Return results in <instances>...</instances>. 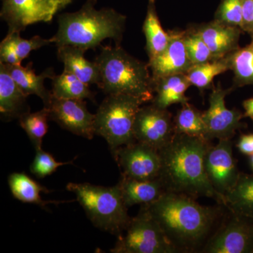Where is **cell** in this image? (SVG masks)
Masks as SVG:
<instances>
[{"label": "cell", "instance_id": "1", "mask_svg": "<svg viewBox=\"0 0 253 253\" xmlns=\"http://www.w3.org/2000/svg\"><path fill=\"white\" fill-rule=\"evenodd\" d=\"M141 206L159 224L177 253L203 249L223 214L222 205L202 206L194 198L167 191Z\"/></svg>", "mask_w": 253, "mask_h": 253}, {"label": "cell", "instance_id": "21", "mask_svg": "<svg viewBox=\"0 0 253 253\" xmlns=\"http://www.w3.org/2000/svg\"><path fill=\"white\" fill-rule=\"evenodd\" d=\"M118 184L127 208L135 205L151 204L166 192L159 179L139 180L122 175Z\"/></svg>", "mask_w": 253, "mask_h": 253}, {"label": "cell", "instance_id": "31", "mask_svg": "<svg viewBox=\"0 0 253 253\" xmlns=\"http://www.w3.org/2000/svg\"><path fill=\"white\" fill-rule=\"evenodd\" d=\"M184 41L193 64H201L213 60L211 50L194 28L184 31Z\"/></svg>", "mask_w": 253, "mask_h": 253}, {"label": "cell", "instance_id": "28", "mask_svg": "<svg viewBox=\"0 0 253 253\" xmlns=\"http://www.w3.org/2000/svg\"><path fill=\"white\" fill-rule=\"evenodd\" d=\"M174 124L175 133L194 136L207 141L206 139V127L203 118V113L189 102L181 104V109L178 110L174 117Z\"/></svg>", "mask_w": 253, "mask_h": 253}, {"label": "cell", "instance_id": "36", "mask_svg": "<svg viewBox=\"0 0 253 253\" xmlns=\"http://www.w3.org/2000/svg\"><path fill=\"white\" fill-rule=\"evenodd\" d=\"M243 106L245 111L244 117L251 118L253 121V97L245 100Z\"/></svg>", "mask_w": 253, "mask_h": 253}, {"label": "cell", "instance_id": "11", "mask_svg": "<svg viewBox=\"0 0 253 253\" xmlns=\"http://www.w3.org/2000/svg\"><path fill=\"white\" fill-rule=\"evenodd\" d=\"M234 87L223 89L220 84L213 88L209 97V108L203 113V118L206 127V139H231L236 131L244 128L246 125L241 122L244 113L237 109L226 108L225 98Z\"/></svg>", "mask_w": 253, "mask_h": 253}, {"label": "cell", "instance_id": "35", "mask_svg": "<svg viewBox=\"0 0 253 253\" xmlns=\"http://www.w3.org/2000/svg\"><path fill=\"white\" fill-rule=\"evenodd\" d=\"M236 147L238 148L240 152L245 156H253V133L241 134L236 144Z\"/></svg>", "mask_w": 253, "mask_h": 253}, {"label": "cell", "instance_id": "3", "mask_svg": "<svg viewBox=\"0 0 253 253\" xmlns=\"http://www.w3.org/2000/svg\"><path fill=\"white\" fill-rule=\"evenodd\" d=\"M96 0H87L79 11L59 15L57 33L50 38L57 48L71 45L94 49L108 38L121 45L126 16L110 8L96 10Z\"/></svg>", "mask_w": 253, "mask_h": 253}, {"label": "cell", "instance_id": "25", "mask_svg": "<svg viewBox=\"0 0 253 253\" xmlns=\"http://www.w3.org/2000/svg\"><path fill=\"white\" fill-rule=\"evenodd\" d=\"M143 32L146 37V50L149 61L161 54L166 49L169 41V33L164 31L158 18L156 0H149Z\"/></svg>", "mask_w": 253, "mask_h": 253}, {"label": "cell", "instance_id": "17", "mask_svg": "<svg viewBox=\"0 0 253 253\" xmlns=\"http://www.w3.org/2000/svg\"><path fill=\"white\" fill-rule=\"evenodd\" d=\"M4 65L10 76L25 94L28 96L37 95L43 101L44 107H49L53 94L51 91L46 89L44 82L46 78L52 80L55 77L56 74L53 68H47L41 74L36 75L32 62L28 63L26 67L21 65Z\"/></svg>", "mask_w": 253, "mask_h": 253}, {"label": "cell", "instance_id": "20", "mask_svg": "<svg viewBox=\"0 0 253 253\" xmlns=\"http://www.w3.org/2000/svg\"><path fill=\"white\" fill-rule=\"evenodd\" d=\"M85 50L71 45L58 47V59L64 65L63 71H68L77 76L88 85L101 83V74L96 63L88 61L84 57Z\"/></svg>", "mask_w": 253, "mask_h": 253}, {"label": "cell", "instance_id": "4", "mask_svg": "<svg viewBox=\"0 0 253 253\" xmlns=\"http://www.w3.org/2000/svg\"><path fill=\"white\" fill-rule=\"evenodd\" d=\"M95 62L101 74L98 87L105 94L129 95L144 104L154 99V81L149 64L136 59L121 45L101 46Z\"/></svg>", "mask_w": 253, "mask_h": 253}, {"label": "cell", "instance_id": "32", "mask_svg": "<svg viewBox=\"0 0 253 253\" xmlns=\"http://www.w3.org/2000/svg\"><path fill=\"white\" fill-rule=\"evenodd\" d=\"M243 1L244 0H221L214 20L241 29Z\"/></svg>", "mask_w": 253, "mask_h": 253}, {"label": "cell", "instance_id": "26", "mask_svg": "<svg viewBox=\"0 0 253 253\" xmlns=\"http://www.w3.org/2000/svg\"><path fill=\"white\" fill-rule=\"evenodd\" d=\"M53 96L59 99L91 100L95 103V94L89 85L83 83L73 73L63 71L52 80Z\"/></svg>", "mask_w": 253, "mask_h": 253}, {"label": "cell", "instance_id": "30", "mask_svg": "<svg viewBox=\"0 0 253 253\" xmlns=\"http://www.w3.org/2000/svg\"><path fill=\"white\" fill-rule=\"evenodd\" d=\"M18 120L20 126L26 131L35 149H41L43 138L49 129V109L43 107L37 112L25 113Z\"/></svg>", "mask_w": 253, "mask_h": 253}, {"label": "cell", "instance_id": "9", "mask_svg": "<svg viewBox=\"0 0 253 253\" xmlns=\"http://www.w3.org/2000/svg\"><path fill=\"white\" fill-rule=\"evenodd\" d=\"M201 253H253V220L229 211Z\"/></svg>", "mask_w": 253, "mask_h": 253}, {"label": "cell", "instance_id": "23", "mask_svg": "<svg viewBox=\"0 0 253 253\" xmlns=\"http://www.w3.org/2000/svg\"><path fill=\"white\" fill-rule=\"evenodd\" d=\"M8 182L14 198L23 203L38 205L43 209L46 210V206L49 204L59 205L73 201H43L41 197V193L48 194L51 191L38 184L24 173H12L8 178Z\"/></svg>", "mask_w": 253, "mask_h": 253}, {"label": "cell", "instance_id": "24", "mask_svg": "<svg viewBox=\"0 0 253 253\" xmlns=\"http://www.w3.org/2000/svg\"><path fill=\"white\" fill-rule=\"evenodd\" d=\"M224 206L253 220V174L241 172L235 186L224 196Z\"/></svg>", "mask_w": 253, "mask_h": 253}, {"label": "cell", "instance_id": "18", "mask_svg": "<svg viewBox=\"0 0 253 253\" xmlns=\"http://www.w3.org/2000/svg\"><path fill=\"white\" fill-rule=\"evenodd\" d=\"M27 95L18 86L4 63H0V112L7 119L19 118L31 112Z\"/></svg>", "mask_w": 253, "mask_h": 253}, {"label": "cell", "instance_id": "19", "mask_svg": "<svg viewBox=\"0 0 253 253\" xmlns=\"http://www.w3.org/2000/svg\"><path fill=\"white\" fill-rule=\"evenodd\" d=\"M191 86L186 74L165 76L154 81V99L151 104L161 109H168L171 105L189 102L186 90Z\"/></svg>", "mask_w": 253, "mask_h": 253}, {"label": "cell", "instance_id": "29", "mask_svg": "<svg viewBox=\"0 0 253 253\" xmlns=\"http://www.w3.org/2000/svg\"><path fill=\"white\" fill-rule=\"evenodd\" d=\"M230 70L229 59L226 57L214 59L209 62L194 65L186 73L191 85L200 90L212 88L214 77Z\"/></svg>", "mask_w": 253, "mask_h": 253}, {"label": "cell", "instance_id": "22", "mask_svg": "<svg viewBox=\"0 0 253 253\" xmlns=\"http://www.w3.org/2000/svg\"><path fill=\"white\" fill-rule=\"evenodd\" d=\"M21 33H7L0 44V63L7 65H21L32 51L52 43L51 40L36 36L31 39H23Z\"/></svg>", "mask_w": 253, "mask_h": 253}, {"label": "cell", "instance_id": "33", "mask_svg": "<svg viewBox=\"0 0 253 253\" xmlns=\"http://www.w3.org/2000/svg\"><path fill=\"white\" fill-rule=\"evenodd\" d=\"M73 165V160L68 162H57L49 153L42 149L36 150V157L31 166V172L38 178H44L53 174L58 168Z\"/></svg>", "mask_w": 253, "mask_h": 253}, {"label": "cell", "instance_id": "5", "mask_svg": "<svg viewBox=\"0 0 253 253\" xmlns=\"http://www.w3.org/2000/svg\"><path fill=\"white\" fill-rule=\"evenodd\" d=\"M66 189L76 194L88 219L98 229L118 238L126 230L131 218L118 184L106 187L89 183L71 182Z\"/></svg>", "mask_w": 253, "mask_h": 253}, {"label": "cell", "instance_id": "8", "mask_svg": "<svg viewBox=\"0 0 253 253\" xmlns=\"http://www.w3.org/2000/svg\"><path fill=\"white\" fill-rule=\"evenodd\" d=\"M1 19L7 23L8 33H21L30 25L50 22L58 11L73 0H1Z\"/></svg>", "mask_w": 253, "mask_h": 253}, {"label": "cell", "instance_id": "7", "mask_svg": "<svg viewBox=\"0 0 253 253\" xmlns=\"http://www.w3.org/2000/svg\"><path fill=\"white\" fill-rule=\"evenodd\" d=\"M126 231V235L118 237L111 253H177L159 224L142 206L139 214L131 218Z\"/></svg>", "mask_w": 253, "mask_h": 253}, {"label": "cell", "instance_id": "13", "mask_svg": "<svg viewBox=\"0 0 253 253\" xmlns=\"http://www.w3.org/2000/svg\"><path fill=\"white\" fill-rule=\"evenodd\" d=\"M122 169V175L139 180L159 178L161 159L159 151L149 145L136 141L122 146L113 153Z\"/></svg>", "mask_w": 253, "mask_h": 253}, {"label": "cell", "instance_id": "15", "mask_svg": "<svg viewBox=\"0 0 253 253\" xmlns=\"http://www.w3.org/2000/svg\"><path fill=\"white\" fill-rule=\"evenodd\" d=\"M169 41L166 49L149 60L153 81L165 76L186 74L194 66L190 59L184 41V31H169Z\"/></svg>", "mask_w": 253, "mask_h": 253}, {"label": "cell", "instance_id": "16", "mask_svg": "<svg viewBox=\"0 0 253 253\" xmlns=\"http://www.w3.org/2000/svg\"><path fill=\"white\" fill-rule=\"evenodd\" d=\"M194 28L209 47L213 60L226 57L240 47L239 42L242 32L241 28L215 20Z\"/></svg>", "mask_w": 253, "mask_h": 253}, {"label": "cell", "instance_id": "37", "mask_svg": "<svg viewBox=\"0 0 253 253\" xmlns=\"http://www.w3.org/2000/svg\"><path fill=\"white\" fill-rule=\"evenodd\" d=\"M250 164H251V169L253 172V156H250Z\"/></svg>", "mask_w": 253, "mask_h": 253}, {"label": "cell", "instance_id": "34", "mask_svg": "<svg viewBox=\"0 0 253 253\" xmlns=\"http://www.w3.org/2000/svg\"><path fill=\"white\" fill-rule=\"evenodd\" d=\"M242 31L253 36V0L243 1Z\"/></svg>", "mask_w": 253, "mask_h": 253}, {"label": "cell", "instance_id": "12", "mask_svg": "<svg viewBox=\"0 0 253 253\" xmlns=\"http://www.w3.org/2000/svg\"><path fill=\"white\" fill-rule=\"evenodd\" d=\"M134 134L136 141L149 145L159 151L174 137V118L168 109L153 104L143 106L136 115Z\"/></svg>", "mask_w": 253, "mask_h": 253}, {"label": "cell", "instance_id": "10", "mask_svg": "<svg viewBox=\"0 0 253 253\" xmlns=\"http://www.w3.org/2000/svg\"><path fill=\"white\" fill-rule=\"evenodd\" d=\"M205 172L224 206V196L233 189L241 172L233 156L231 139H220L214 146L208 145L204 156Z\"/></svg>", "mask_w": 253, "mask_h": 253}, {"label": "cell", "instance_id": "27", "mask_svg": "<svg viewBox=\"0 0 253 253\" xmlns=\"http://www.w3.org/2000/svg\"><path fill=\"white\" fill-rule=\"evenodd\" d=\"M251 42L228 55L230 70L234 73V86L253 85V36Z\"/></svg>", "mask_w": 253, "mask_h": 253}, {"label": "cell", "instance_id": "2", "mask_svg": "<svg viewBox=\"0 0 253 253\" xmlns=\"http://www.w3.org/2000/svg\"><path fill=\"white\" fill-rule=\"evenodd\" d=\"M209 141L176 133L172 141L160 150V181L167 192L186 195L196 199L211 198L222 205L205 172L204 156Z\"/></svg>", "mask_w": 253, "mask_h": 253}, {"label": "cell", "instance_id": "6", "mask_svg": "<svg viewBox=\"0 0 253 253\" xmlns=\"http://www.w3.org/2000/svg\"><path fill=\"white\" fill-rule=\"evenodd\" d=\"M143 104L129 95L111 94L100 104L95 114V134L106 139L112 154L122 146L136 142L134 121Z\"/></svg>", "mask_w": 253, "mask_h": 253}, {"label": "cell", "instance_id": "14", "mask_svg": "<svg viewBox=\"0 0 253 253\" xmlns=\"http://www.w3.org/2000/svg\"><path fill=\"white\" fill-rule=\"evenodd\" d=\"M49 120L76 135L92 139L95 134V114H91L85 101L59 99L52 96L49 107Z\"/></svg>", "mask_w": 253, "mask_h": 253}]
</instances>
